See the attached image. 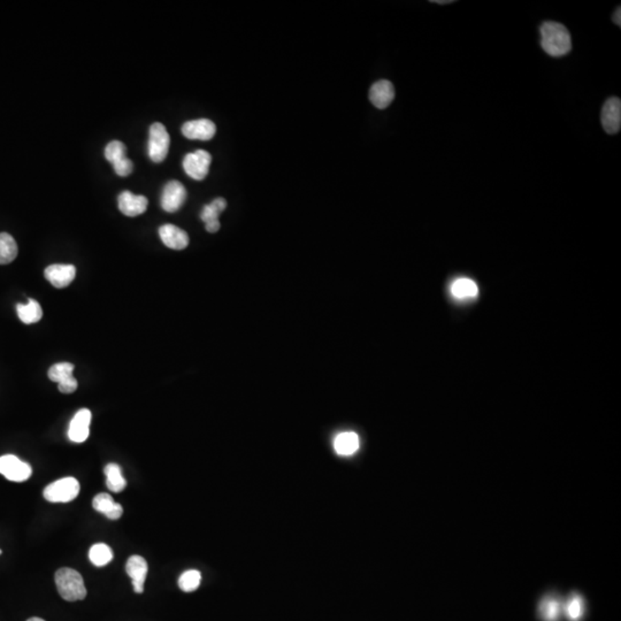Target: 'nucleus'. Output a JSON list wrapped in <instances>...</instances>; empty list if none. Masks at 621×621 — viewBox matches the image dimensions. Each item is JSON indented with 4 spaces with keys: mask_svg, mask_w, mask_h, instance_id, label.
I'll return each mask as SVG.
<instances>
[{
    "mask_svg": "<svg viewBox=\"0 0 621 621\" xmlns=\"http://www.w3.org/2000/svg\"><path fill=\"white\" fill-rule=\"evenodd\" d=\"M540 32L542 49L549 56L559 58L571 52L572 39L565 26L558 22L547 21L541 26Z\"/></svg>",
    "mask_w": 621,
    "mask_h": 621,
    "instance_id": "nucleus-1",
    "label": "nucleus"
},
{
    "mask_svg": "<svg viewBox=\"0 0 621 621\" xmlns=\"http://www.w3.org/2000/svg\"><path fill=\"white\" fill-rule=\"evenodd\" d=\"M56 584L58 593L68 602L82 600L87 596V588L80 573L73 569L63 567L57 571Z\"/></svg>",
    "mask_w": 621,
    "mask_h": 621,
    "instance_id": "nucleus-2",
    "label": "nucleus"
},
{
    "mask_svg": "<svg viewBox=\"0 0 621 621\" xmlns=\"http://www.w3.org/2000/svg\"><path fill=\"white\" fill-rule=\"evenodd\" d=\"M80 490V482L75 478L68 476L49 485L43 495L51 503H68L79 496Z\"/></svg>",
    "mask_w": 621,
    "mask_h": 621,
    "instance_id": "nucleus-3",
    "label": "nucleus"
},
{
    "mask_svg": "<svg viewBox=\"0 0 621 621\" xmlns=\"http://www.w3.org/2000/svg\"><path fill=\"white\" fill-rule=\"evenodd\" d=\"M170 134L167 132L166 127L156 122L150 127L149 144H147V150H149L150 159L154 163H163L166 159L168 151H170Z\"/></svg>",
    "mask_w": 621,
    "mask_h": 621,
    "instance_id": "nucleus-4",
    "label": "nucleus"
},
{
    "mask_svg": "<svg viewBox=\"0 0 621 621\" xmlns=\"http://www.w3.org/2000/svg\"><path fill=\"white\" fill-rule=\"evenodd\" d=\"M212 156L205 150H197L184 156L183 168L185 173L196 181L204 180L210 172Z\"/></svg>",
    "mask_w": 621,
    "mask_h": 621,
    "instance_id": "nucleus-5",
    "label": "nucleus"
},
{
    "mask_svg": "<svg viewBox=\"0 0 621 621\" xmlns=\"http://www.w3.org/2000/svg\"><path fill=\"white\" fill-rule=\"evenodd\" d=\"M0 474L13 482H23L32 476V466L13 455L0 457Z\"/></svg>",
    "mask_w": 621,
    "mask_h": 621,
    "instance_id": "nucleus-6",
    "label": "nucleus"
},
{
    "mask_svg": "<svg viewBox=\"0 0 621 621\" xmlns=\"http://www.w3.org/2000/svg\"><path fill=\"white\" fill-rule=\"evenodd\" d=\"M187 199V190L179 181H170L165 185L161 196V207L166 212L174 213L179 211Z\"/></svg>",
    "mask_w": 621,
    "mask_h": 621,
    "instance_id": "nucleus-7",
    "label": "nucleus"
},
{
    "mask_svg": "<svg viewBox=\"0 0 621 621\" xmlns=\"http://www.w3.org/2000/svg\"><path fill=\"white\" fill-rule=\"evenodd\" d=\"M602 125L607 134H618L621 127V101L618 97H611L605 101L602 110Z\"/></svg>",
    "mask_w": 621,
    "mask_h": 621,
    "instance_id": "nucleus-8",
    "label": "nucleus"
},
{
    "mask_svg": "<svg viewBox=\"0 0 621 621\" xmlns=\"http://www.w3.org/2000/svg\"><path fill=\"white\" fill-rule=\"evenodd\" d=\"M216 127L209 119H199L187 121L182 125V134L187 139L210 141L216 135Z\"/></svg>",
    "mask_w": 621,
    "mask_h": 621,
    "instance_id": "nucleus-9",
    "label": "nucleus"
},
{
    "mask_svg": "<svg viewBox=\"0 0 621 621\" xmlns=\"http://www.w3.org/2000/svg\"><path fill=\"white\" fill-rule=\"evenodd\" d=\"M119 209L125 216H139L145 212L149 205V201L145 196L142 194H135L130 191H123L119 194L118 198Z\"/></svg>",
    "mask_w": 621,
    "mask_h": 621,
    "instance_id": "nucleus-10",
    "label": "nucleus"
},
{
    "mask_svg": "<svg viewBox=\"0 0 621 621\" xmlns=\"http://www.w3.org/2000/svg\"><path fill=\"white\" fill-rule=\"evenodd\" d=\"M91 412L82 409L74 416L68 429V438L75 443H83L90 435Z\"/></svg>",
    "mask_w": 621,
    "mask_h": 621,
    "instance_id": "nucleus-11",
    "label": "nucleus"
},
{
    "mask_svg": "<svg viewBox=\"0 0 621 621\" xmlns=\"http://www.w3.org/2000/svg\"><path fill=\"white\" fill-rule=\"evenodd\" d=\"M149 566L145 559L141 556H132L125 565V572L132 579L134 591L136 593H144V583L147 576Z\"/></svg>",
    "mask_w": 621,
    "mask_h": 621,
    "instance_id": "nucleus-12",
    "label": "nucleus"
},
{
    "mask_svg": "<svg viewBox=\"0 0 621 621\" xmlns=\"http://www.w3.org/2000/svg\"><path fill=\"white\" fill-rule=\"evenodd\" d=\"M45 278L56 288H66L77 276V268L73 265H51L46 268Z\"/></svg>",
    "mask_w": 621,
    "mask_h": 621,
    "instance_id": "nucleus-13",
    "label": "nucleus"
},
{
    "mask_svg": "<svg viewBox=\"0 0 621 621\" xmlns=\"http://www.w3.org/2000/svg\"><path fill=\"white\" fill-rule=\"evenodd\" d=\"M395 99V89L391 82L387 80L378 81L371 87L369 101L378 110H385Z\"/></svg>",
    "mask_w": 621,
    "mask_h": 621,
    "instance_id": "nucleus-14",
    "label": "nucleus"
},
{
    "mask_svg": "<svg viewBox=\"0 0 621 621\" xmlns=\"http://www.w3.org/2000/svg\"><path fill=\"white\" fill-rule=\"evenodd\" d=\"M163 243L173 250H184L189 245V235L174 225H163L159 228Z\"/></svg>",
    "mask_w": 621,
    "mask_h": 621,
    "instance_id": "nucleus-15",
    "label": "nucleus"
},
{
    "mask_svg": "<svg viewBox=\"0 0 621 621\" xmlns=\"http://www.w3.org/2000/svg\"><path fill=\"white\" fill-rule=\"evenodd\" d=\"M226 207L227 201L223 198H216L211 204L204 206L201 213V219L204 221L205 228L209 233L219 232V216Z\"/></svg>",
    "mask_w": 621,
    "mask_h": 621,
    "instance_id": "nucleus-16",
    "label": "nucleus"
},
{
    "mask_svg": "<svg viewBox=\"0 0 621 621\" xmlns=\"http://www.w3.org/2000/svg\"><path fill=\"white\" fill-rule=\"evenodd\" d=\"M92 507L97 512H101L111 520H118L123 513L121 505L115 503L114 500L108 493H99L97 496H94Z\"/></svg>",
    "mask_w": 621,
    "mask_h": 621,
    "instance_id": "nucleus-17",
    "label": "nucleus"
},
{
    "mask_svg": "<svg viewBox=\"0 0 621 621\" xmlns=\"http://www.w3.org/2000/svg\"><path fill=\"white\" fill-rule=\"evenodd\" d=\"M360 447V441L354 431H344L337 435L334 440V449L336 451L337 455L343 456V457H349L356 454Z\"/></svg>",
    "mask_w": 621,
    "mask_h": 621,
    "instance_id": "nucleus-18",
    "label": "nucleus"
},
{
    "mask_svg": "<svg viewBox=\"0 0 621 621\" xmlns=\"http://www.w3.org/2000/svg\"><path fill=\"white\" fill-rule=\"evenodd\" d=\"M17 311H18L19 318L26 325L39 323V320L42 319V307L39 305V302H36L35 299H29L28 304H26V305L18 304Z\"/></svg>",
    "mask_w": 621,
    "mask_h": 621,
    "instance_id": "nucleus-19",
    "label": "nucleus"
},
{
    "mask_svg": "<svg viewBox=\"0 0 621 621\" xmlns=\"http://www.w3.org/2000/svg\"><path fill=\"white\" fill-rule=\"evenodd\" d=\"M106 476V485L108 489L113 493H121L127 486V481L122 476L121 467L118 464H108L104 469Z\"/></svg>",
    "mask_w": 621,
    "mask_h": 621,
    "instance_id": "nucleus-20",
    "label": "nucleus"
},
{
    "mask_svg": "<svg viewBox=\"0 0 621 621\" xmlns=\"http://www.w3.org/2000/svg\"><path fill=\"white\" fill-rule=\"evenodd\" d=\"M18 256V244L8 233H0V265L11 264Z\"/></svg>",
    "mask_w": 621,
    "mask_h": 621,
    "instance_id": "nucleus-21",
    "label": "nucleus"
},
{
    "mask_svg": "<svg viewBox=\"0 0 621 621\" xmlns=\"http://www.w3.org/2000/svg\"><path fill=\"white\" fill-rule=\"evenodd\" d=\"M479 294L476 282L469 278H458L451 285V295L457 299L474 298Z\"/></svg>",
    "mask_w": 621,
    "mask_h": 621,
    "instance_id": "nucleus-22",
    "label": "nucleus"
},
{
    "mask_svg": "<svg viewBox=\"0 0 621 621\" xmlns=\"http://www.w3.org/2000/svg\"><path fill=\"white\" fill-rule=\"evenodd\" d=\"M540 615L544 621H557L562 612V604L555 597H545L540 604Z\"/></svg>",
    "mask_w": 621,
    "mask_h": 621,
    "instance_id": "nucleus-23",
    "label": "nucleus"
},
{
    "mask_svg": "<svg viewBox=\"0 0 621 621\" xmlns=\"http://www.w3.org/2000/svg\"><path fill=\"white\" fill-rule=\"evenodd\" d=\"M89 558H90V562L94 566L103 567V566H106L112 562L113 551H112V549L108 544L97 543V544L91 547L90 551H89Z\"/></svg>",
    "mask_w": 621,
    "mask_h": 621,
    "instance_id": "nucleus-24",
    "label": "nucleus"
},
{
    "mask_svg": "<svg viewBox=\"0 0 621 621\" xmlns=\"http://www.w3.org/2000/svg\"><path fill=\"white\" fill-rule=\"evenodd\" d=\"M201 574L197 569H189L180 576L179 587L185 593H191L201 586Z\"/></svg>",
    "mask_w": 621,
    "mask_h": 621,
    "instance_id": "nucleus-25",
    "label": "nucleus"
},
{
    "mask_svg": "<svg viewBox=\"0 0 621 621\" xmlns=\"http://www.w3.org/2000/svg\"><path fill=\"white\" fill-rule=\"evenodd\" d=\"M74 365L70 363H59L53 365L49 369V378L51 381L57 382L58 385L66 381L68 378H73Z\"/></svg>",
    "mask_w": 621,
    "mask_h": 621,
    "instance_id": "nucleus-26",
    "label": "nucleus"
},
{
    "mask_svg": "<svg viewBox=\"0 0 621 621\" xmlns=\"http://www.w3.org/2000/svg\"><path fill=\"white\" fill-rule=\"evenodd\" d=\"M584 612V603L582 597L572 595L565 605V613L571 621H579Z\"/></svg>",
    "mask_w": 621,
    "mask_h": 621,
    "instance_id": "nucleus-27",
    "label": "nucleus"
},
{
    "mask_svg": "<svg viewBox=\"0 0 621 621\" xmlns=\"http://www.w3.org/2000/svg\"><path fill=\"white\" fill-rule=\"evenodd\" d=\"M125 151H127V147H125L123 143L120 142V141H112V142L108 143V146L105 147V158H106L112 165H114V163H119V161H121L122 159L127 158V156H125Z\"/></svg>",
    "mask_w": 621,
    "mask_h": 621,
    "instance_id": "nucleus-28",
    "label": "nucleus"
},
{
    "mask_svg": "<svg viewBox=\"0 0 621 621\" xmlns=\"http://www.w3.org/2000/svg\"><path fill=\"white\" fill-rule=\"evenodd\" d=\"M113 168H114V172L118 174L119 176H128V175H130V174L132 173L134 163H132V160L128 159V158H125V159H122L121 161L114 163V165H113Z\"/></svg>",
    "mask_w": 621,
    "mask_h": 621,
    "instance_id": "nucleus-29",
    "label": "nucleus"
},
{
    "mask_svg": "<svg viewBox=\"0 0 621 621\" xmlns=\"http://www.w3.org/2000/svg\"><path fill=\"white\" fill-rule=\"evenodd\" d=\"M77 378H70L66 381L61 382L58 385V389H59L60 392H63V394H73L75 390L77 389Z\"/></svg>",
    "mask_w": 621,
    "mask_h": 621,
    "instance_id": "nucleus-30",
    "label": "nucleus"
},
{
    "mask_svg": "<svg viewBox=\"0 0 621 621\" xmlns=\"http://www.w3.org/2000/svg\"><path fill=\"white\" fill-rule=\"evenodd\" d=\"M613 21L618 27H620L621 26V8H618L617 11L614 13L613 15Z\"/></svg>",
    "mask_w": 621,
    "mask_h": 621,
    "instance_id": "nucleus-31",
    "label": "nucleus"
},
{
    "mask_svg": "<svg viewBox=\"0 0 621 621\" xmlns=\"http://www.w3.org/2000/svg\"><path fill=\"white\" fill-rule=\"evenodd\" d=\"M434 3H436V4L442 5V4H450V3H454V1H452V0H447V1H436V0H434Z\"/></svg>",
    "mask_w": 621,
    "mask_h": 621,
    "instance_id": "nucleus-32",
    "label": "nucleus"
},
{
    "mask_svg": "<svg viewBox=\"0 0 621 621\" xmlns=\"http://www.w3.org/2000/svg\"><path fill=\"white\" fill-rule=\"evenodd\" d=\"M27 621H45V620H44V619H41V618L34 617V618H30V619H28V620H27Z\"/></svg>",
    "mask_w": 621,
    "mask_h": 621,
    "instance_id": "nucleus-33",
    "label": "nucleus"
},
{
    "mask_svg": "<svg viewBox=\"0 0 621 621\" xmlns=\"http://www.w3.org/2000/svg\"><path fill=\"white\" fill-rule=\"evenodd\" d=\"M0 553H1V550H0Z\"/></svg>",
    "mask_w": 621,
    "mask_h": 621,
    "instance_id": "nucleus-34",
    "label": "nucleus"
}]
</instances>
